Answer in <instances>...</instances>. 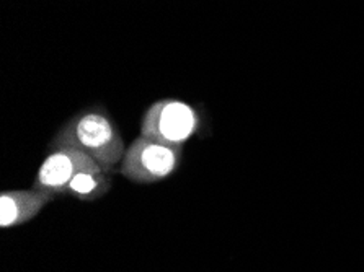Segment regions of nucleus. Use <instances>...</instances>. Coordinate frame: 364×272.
Masks as SVG:
<instances>
[{
	"mask_svg": "<svg viewBox=\"0 0 364 272\" xmlns=\"http://www.w3.org/2000/svg\"><path fill=\"white\" fill-rule=\"evenodd\" d=\"M53 148L79 150L95 160L107 175L121 163L126 152L117 124L103 111L95 109L82 111L70 118L54 137Z\"/></svg>",
	"mask_w": 364,
	"mask_h": 272,
	"instance_id": "1",
	"label": "nucleus"
},
{
	"mask_svg": "<svg viewBox=\"0 0 364 272\" xmlns=\"http://www.w3.org/2000/svg\"><path fill=\"white\" fill-rule=\"evenodd\" d=\"M181 162V147L139 136L126 148L121 175L137 185H152L172 176Z\"/></svg>",
	"mask_w": 364,
	"mask_h": 272,
	"instance_id": "2",
	"label": "nucleus"
},
{
	"mask_svg": "<svg viewBox=\"0 0 364 272\" xmlns=\"http://www.w3.org/2000/svg\"><path fill=\"white\" fill-rule=\"evenodd\" d=\"M200 127L196 111L178 99H162L146 111L141 134L170 146L181 147Z\"/></svg>",
	"mask_w": 364,
	"mask_h": 272,
	"instance_id": "3",
	"label": "nucleus"
},
{
	"mask_svg": "<svg viewBox=\"0 0 364 272\" xmlns=\"http://www.w3.org/2000/svg\"><path fill=\"white\" fill-rule=\"evenodd\" d=\"M100 168L95 160L88 155L73 148H59L49 153L41 165L40 171L33 183V190L46 192L56 197L58 194H65L70 181L85 170Z\"/></svg>",
	"mask_w": 364,
	"mask_h": 272,
	"instance_id": "4",
	"label": "nucleus"
},
{
	"mask_svg": "<svg viewBox=\"0 0 364 272\" xmlns=\"http://www.w3.org/2000/svg\"><path fill=\"white\" fill-rule=\"evenodd\" d=\"M53 196L38 190L5 191L0 196V227L14 229L36 217Z\"/></svg>",
	"mask_w": 364,
	"mask_h": 272,
	"instance_id": "5",
	"label": "nucleus"
},
{
	"mask_svg": "<svg viewBox=\"0 0 364 272\" xmlns=\"http://www.w3.org/2000/svg\"><path fill=\"white\" fill-rule=\"evenodd\" d=\"M109 187H112V183H109L108 175L102 168L85 170L80 171L70 181L65 194H70V196H74L82 202H93L103 197L109 191Z\"/></svg>",
	"mask_w": 364,
	"mask_h": 272,
	"instance_id": "6",
	"label": "nucleus"
}]
</instances>
